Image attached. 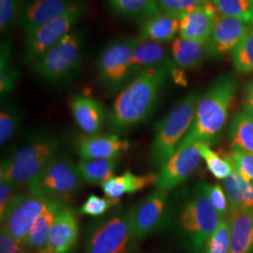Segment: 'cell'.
<instances>
[{"instance_id":"24","label":"cell","mask_w":253,"mask_h":253,"mask_svg":"<svg viewBox=\"0 0 253 253\" xmlns=\"http://www.w3.org/2000/svg\"><path fill=\"white\" fill-rule=\"evenodd\" d=\"M158 177L159 174L155 172L137 175L130 171H126L121 175L115 176L104 182L100 186L106 197L119 199L124 194H133L148 187L156 186Z\"/></svg>"},{"instance_id":"31","label":"cell","mask_w":253,"mask_h":253,"mask_svg":"<svg viewBox=\"0 0 253 253\" xmlns=\"http://www.w3.org/2000/svg\"><path fill=\"white\" fill-rule=\"evenodd\" d=\"M22 123V114L8 96L1 97L0 106V145H7L16 135Z\"/></svg>"},{"instance_id":"22","label":"cell","mask_w":253,"mask_h":253,"mask_svg":"<svg viewBox=\"0 0 253 253\" xmlns=\"http://www.w3.org/2000/svg\"><path fill=\"white\" fill-rule=\"evenodd\" d=\"M228 221L231 253H253V208L231 211Z\"/></svg>"},{"instance_id":"38","label":"cell","mask_w":253,"mask_h":253,"mask_svg":"<svg viewBox=\"0 0 253 253\" xmlns=\"http://www.w3.org/2000/svg\"><path fill=\"white\" fill-rule=\"evenodd\" d=\"M119 199L108 197H100L96 194H90L79 209V212L90 217H100L104 216L111 208L119 205Z\"/></svg>"},{"instance_id":"11","label":"cell","mask_w":253,"mask_h":253,"mask_svg":"<svg viewBox=\"0 0 253 253\" xmlns=\"http://www.w3.org/2000/svg\"><path fill=\"white\" fill-rule=\"evenodd\" d=\"M171 203L168 191H151L145 199L132 207L131 219L137 242L169 226Z\"/></svg>"},{"instance_id":"32","label":"cell","mask_w":253,"mask_h":253,"mask_svg":"<svg viewBox=\"0 0 253 253\" xmlns=\"http://www.w3.org/2000/svg\"><path fill=\"white\" fill-rule=\"evenodd\" d=\"M203 160L207 163L208 171L218 180H224L233 172L232 158L226 155L220 156L211 148V145L203 142L195 143Z\"/></svg>"},{"instance_id":"10","label":"cell","mask_w":253,"mask_h":253,"mask_svg":"<svg viewBox=\"0 0 253 253\" xmlns=\"http://www.w3.org/2000/svg\"><path fill=\"white\" fill-rule=\"evenodd\" d=\"M86 9L85 2L77 0L62 15L39 27L35 31L26 34L23 62L34 63L64 37L70 34L84 17Z\"/></svg>"},{"instance_id":"37","label":"cell","mask_w":253,"mask_h":253,"mask_svg":"<svg viewBox=\"0 0 253 253\" xmlns=\"http://www.w3.org/2000/svg\"><path fill=\"white\" fill-rule=\"evenodd\" d=\"M161 11L181 18L195 9L205 7L210 0H158Z\"/></svg>"},{"instance_id":"29","label":"cell","mask_w":253,"mask_h":253,"mask_svg":"<svg viewBox=\"0 0 253 253\" xmlns=\"http://www.w3.org/2000/svg\"><path fill=\"white\" fill-rule=\"evenodd\" d=\"M82 178L91 185H101L115 177L117 160H81L77 164Z\"/></svg>"},{"instance_id":"21","label":"cell","mask_w":253,"mask_h":253,"mask_svg":"<svg viewBox=\"0 0 253 253\" xmlns=\"http://www.w3.org/2000/svg\"><path fill=\"white\" fill-rule=\"evenodd\" d=\"M179 17L160 11L140 24L138 38L141 42L164 44L175 39L179 33Z\"/></svg>"},{"instance_id":"18","label":"cell","mask_w":253,"mask_h":253,"mask_svg":"<svg viewBox=\"0 0 253 253\" xmlns=\"http://www.w3.org/2000/svg\"><path fill=\"white\" fill-rule=\"evenodd\" d=\"M77 0H31L20 18V26L26 34L35 31L50 21L62 15Z\"/></svg>"},{"instance_id":"15","label":"cell","mask_w":253,"mask_h":253,"mask_svg":"<svg viewBox=\"0 0 253 253\" xmlns=\"http://www.w3.org/2000/svg\"><path fill=\"white\" fill-rule=\"evenodd\" d=\"M80 227L76 212L69 205L55 217L48 239L47 253H73L77 248Z\"/></svg>"},{"instance_id":"16","label":"cell","mask_w":253,"mask_h":253,"mask_svg":"<svg viewBox=\"0 0 253 253\" xmlns=\"http://www.w3.org/2000/svg\"><path fill=\"white\" fill-rule=\"evenodd\" d=\"M130 148V144L117 133L86 135L77 145L81 160H118Z\"/></svg>"},{"instance_id":"27","label":"cell","mask_w":253,"mask_h":253,"mask_svg":"<svg viewBox=\"0 0 253 253\" xmlns=\"http://www.w3.org/2000/svg\"><path fill=\"white\" fill-rule=\"evenodd\" d=\"M222 188L226 193L231 211L253 208V184L244 180L233 172L222 180Z\"/></svg>"},{"instance_id":"6","label":"cell","mask_w":253,"mask_h":253,"mask_svg":"<svg viewBox=\"0 0 253 253\" xmlns=\"http://www.w3.org/2000/svg\"><path fill=\"white\" fill-rule=\"evenodd\" d=\"M132 207L117 208L92 220L85 230L84 253H132L137 240L133 234Z\"/></svg>"},{"instance_id":"17","label":"cell","mask_w":253,"mask_h":253,"mask_svg":"<svg viewBox=\"0 0 253 253\" xmlns=\"http://www.w3.org/2000/svg\"><path fill=\"white\" fill-rule=\"evenodd\" d=\"M73 119L86 135L100 133L106 125L107 110L100 100L77 94L70 101Z\"/></svg>"},{"instance_id":"43","label":"cell","mask_w":253,"mask_h":253,"mask_svg":"<svg viewBox=\"0 0 253 253\" xmlns=\"http://www.w3.org/2000/svg\"><path fill=\"white\" fill-rule=\"evenodd\" d=\"M243 110L253 114V80L246 87Z\"/></svg>"},{"instance_id":"35","label":"cell","mask_w":253,"mask_h":253,"mask_svg":"<svg viewBox=\"0 0 253 253\" xmlns=\"http://www.w3.org/2000/svg\"><path fill=\"white\" fill-rule=\"evenodd\" d=\"M24 8L22 0H0V32L8 35L17 26Z\"/></svg>"},{"instance_id":"42","label":"cell","mask_w":253,"mask_h":253,"mask_svg":"<svg viewBox=\"0 0 253 253\" xmlns=\"http://www.w3.org/2000/svg\"><path fill=\"white\" fill-rule=\"evenodd\" d=\"M23 248L9 235L6 228L1 226L0 230V253H20Z\"/></svg>"},{"instance_id":"26","label":"cell","mask_w":253,"mask_h":253,"mask_svg":"<svg viewBox=\"0 0 253 253\" xmlns=\"http://www.w3.org/2000/svg\"><path fill=\"white\" fill-rule=\"evenodd\" d=\"M111 13L118 18L143 23L161 11L158 0H106Z\"/></svg>"},{"instance_id":"2","label":"cell","mask_w":253,"mask_h":253,"mask_svg":"<svg viewBox=\"0 0 253 253\" xmlns=\"http://www.w3.org/2000/svg\"><path fill=\"white\" fill-rule=\"evenodd\" d=\"M171 203L169 227H173L190 253H200L221 218L208 199L204 182L177 191Z\"/></svg>"},{"instance_id":"25","label":"cell","mask_w":253,"mask_h":253,"mask_svg":"<svg viewBox=\"0 0 253 253\" xmlns=\"http://www.w3.org/2000/svg\"><path fill=\"white\" fill-rule=\"evenodd\" d=\"M172 61L183 71L198 69L208 57L207 42L190 41L177 37L171 45Z\"/></svg>"},{"instance_id":"13","label":"cell","mask_w":253,"mask_h":253,"mask_svg":"<svg viewBox=\"0 0 253 253\" xmlns=\"http://www.w3.org/2000/svg\"><path fill=\"white\" fill-rule=\"evenodd\" d=\"M202 160L196 144L179 145L160 169L156 188L169 191L179 187L198 170Z\"/></svg>"},{"instance_id":"30","label":"cell","mask_w":253,"mask_h":253,"mask_svg":"<svg viewBox=\"0 0 253 253\" xmlns=\"http://www.w3.org/2000/svg\"><path fill=\"white\" fill-rule=\"evenodd\" d=\"M13 47L9 39L2 42L0 46V94L5 97L16 88L20 77L18 69L12 61Z\"/></svg>"},{"instance_id":"1","label":"cell","mask_w":253,"mask_h":253,"mask_svg":"<svg viewBox=\"0 0 253 253\" xmlns=\"http://www.w3.org/2000/svg\"><path fill=\"white\" fill-rule=\"evenodd\" d=\"M170 73L168 68H150L129 82L107 110L105 126L110 132L124 133L151 118Z\"/></svg>"},{"instance_id":"40","label":"cell","mask_w":253,"mask_h":253,"mask_svg":"<svg viewBox=\"0 0 253 253\" xmlns=\"http://www.w3.org/2000/svg\"><path fill=\"white\" fill-rule=\"evenodd\" d=\"M232 163L235 172L244 180L253 184V156L232 146Z\"/></svg>"},{"instance_id":"3","label":"cell","mask_w":253,"mask_h":253,"mask_svg":"<svg viewBox=\"0 0 253 253\" xmlns=\"http://www.w3.org/2000/svg\"><path fill=\"white\" fill-rule=\"evenodd\" d=\"M238 88L235 73L217 76L197 103L193 122L180 145L203 142L209 145L217 144L226 124L229 111Z\"/></svg>"},{"instance_id":"36","label":"cell","mask_w":253,"mask_h":253,"mask_svg":"<svg viewBox=\"0 0 253 253\" xmlns=\"http://www.w3.org/2000/svg\"><path fill=\"white\" fill-rule=\"evenodd\" d=\"M202 253H231L228 218L221 220L217 231L210 236L204 246Z\"/></svg>"},{"instance_id":"20","label":"cell","mask_w":253,"mask_h":253,"mask_svg":"<svg viewBox=\"0 0 253 253\" xmlns=\"http://www.w3.org/2000/svg\"><path fill=\"white\" fill-rule=\"evenodd\" d=\"M158 67L168 68L171 70V73L176 68L172 61L171 51L169 52L163 43L141 42L139 40L131 59L133 78L147 69Z\"/></svg>"},{"instance_id":"41","label":"cell","mask_w":253,"mask_h":253,"mask_svg":"<svg viewBox=\"0 0 253 253\" xmlns=\"http://www.w3.org/2000/svg\"><path fill=\"white\" fill-rule=\"evenodd\" d=\"M19 189L8 181L0 179V220L7 217L10 209L18 198Z\"/></svg>"},{"instance_id":"23","label":"cell","mask_w":253,"mask_h":253,"mask_svg":"<svg viewBox=\"0 0 253 253\" xmlns=\"http://www.w3.org/2000/svg\"><path fill=\"white\" fill-rule=\"evenodd\" d=\"M69 204L54 200L38 217L27 237L25 251L32 253H47L48 239L55 217L62 208Z\"/></svg>"},{"instance_id":"5","label":"cell","mask_w":253,"mask_h":253,"mask_svg":"<svg viewBox=\"0 0 253 253\" xmlns=\"http://www.w3.org/2000/svg\"><path fill=\"white\" fill-rule=\"evenodd\" d=\"M85 28H75L32 64V73L49 84L58 85L78 77L83 66Z\"/></svg>"},{"instance_id":"12","label":"cell","mask_w":253,"mask_h":253,"mask_svg":"<svg viewBox=\"0 0 253 253\" xmlns=\"http://www.w3.org/2000/svg\"><path fill=\"white\" fill-rule=\"evenodd\" d=\"M54 200L38 196L31 192L18 196L9 214L1 222L25 251L27 237L38 217Z\"/></svg>"},{"instance_id":"8","label":"cell","mask_w":253,"mask_h":253,"mask_svg":"<svg viewBox=\"0 0 253 253\" xmlns=\"http://www.w3.org/2000/svg\"><path fill=\"white\" fill-rule=\"evenodd\" d=\"M138 36L114 39L102 49L97 62V78L100 87L110 95L118 94L133 79L131 59Z\"/></svg>"},{"instance_id":"7","label":"cell","mask_w":253,"mask_h":253,"mask_svg":"<svg viewBox=\"0 0 253 253\" xmlns=\"http://www.w3.org/2000/svg\"><path fill=\"white\" fill-rule=\"evenodd\" d=\"M201 94L192 92L184 97L155 126L150 148V164L161 169L179 147L190 130Z\"/></svg>"},{"instance_id":"34","label":"cell","mask_w":253,"mask_h":253,"mask_svg":"<svg viewBox=\"0 0 253 253\" xmlns=\"http://www.w3.org/2000/svg\"><path fill=\"white\" fill-rule=\"evenodd\" d=\"M232 60L239 73L253 72V27L232 52Z\"/></svg>"},{"instance_id":"9","label":"cell","mask_w":253,"mask_h":253,"mask_svg":"<svg viewBox=\"0 0 253 253\" xmlns=\"http://www.w3.org/2000/svg\"><path fill=\"white\" fill-rule=\"evenodd\" d=\"M84 179L77 164L55 156L29 184V192L48 199L69 202L80 190Z\"/></svg>"},{"instance_id":"4","label":"cell","mask_w":253,"mask_h":253,"mask_svg":"<svg viewBox=\"0 0 253 253\" xmlns=\"http://www.w3.org/2000/svg\"><path fill=\"white\" fill-rule=\"evenodd\" d=\"M60 142L56 136L40 131L30 136L16 150L2 160L0 179L18 189L29 186L48 163L58 155Z\"/></svg>"},{"instance_id":"19","label":"cell","mask_w":253,"mask_h":253,"mask_svg":"<svg viewBox=\"0 0 253 253\" xmlns=\"http://www.w3.org/2000/svg\"><path fill=\"white\" fill-rule=\"evenodd\" d=\"M218 12L210 2L180 18L179 37L190 41L207 42L215 27Z\"/></svg>"},{"instance_id":"39","label":"cell","mask_w":253,"mask_h":253,"mask_svg":"<svg viewBox=\"0 0 253 253\" xmlns=\"http://www.w3.org/2000/svg\"><path fill=\"white\" fill-rule=\"evenodd\" d=\"M204 189L217 215L222 220L227 219L230 215L231 208L223 188L217 184H208L204 182Z\"/></svg>"},{"instance_id":"14","label":"cell","mask_w":253,"mask_h":253,"mask_svg":"<svg viewBox=\"0 0 253 253\" xmlns=\"http://www.w3.org/2000/svg\"><path fill=\"white\" fill-rule=\"evenodd\" d=\"M253 26L218 13L215 27L207 41L208 57H220L232 53Z\"/></svg>"},{"instance_id":"28","label":"cell","mask_w":253,"mask_h":253,"mask_svg":"<svg viewBox=\"0 0 253 253\" xmlns=\"http://www.w3.org/2000/svg\"><path fill=\"white\" fill-rule=\"evenodd\" d=\"M229 136L232 146L253 156V114L241 111L232 119Z\"/></svg>"},{"instance_id":"33","label":"cell","mask_w":253,"mask_h":253,"mask_svg":"<svg viewBox=\"0 0 253 253\" xmlns=\"http://www.w3.org/2000/svg\"><path fill=\"white\" fill-rule=\"evenodd\" d=\"M217 12L253 26V0H210Z\"/></svg>"}]
</instances>
